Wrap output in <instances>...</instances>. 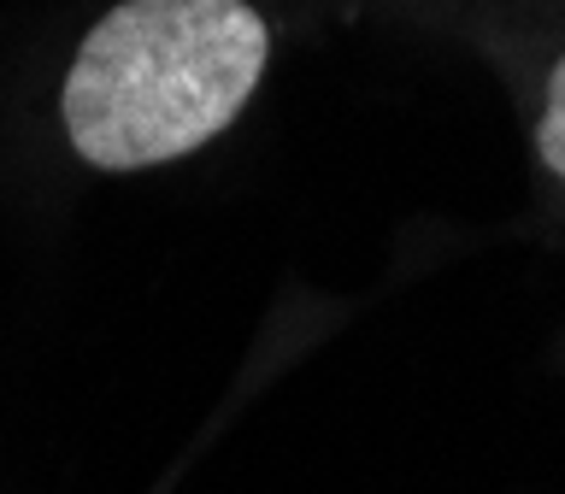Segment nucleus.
Returning <instances> with one entry per match:
<instances>
[{"label": "nucleus", "mask_w": 565, "mask_h": 494, "mask_svg": "<svg viewBox=\"0 0 565 494\" xmlns=\"http://www.w3.org/2000/svg\"><path fill=\"white\" fill-rule=\"evenodd\" d=\"M536 153L542 165L565 176V60L554 65V77H547V106H542V124H536Z\"/></svg>", "instance_id": "nucleus-2"}, {"label": "nucleus", "mask_w": 565, "mask_h": 494, "mask_svg": "<svg viewBox=\"0 0 565 494\" xmlns=\"http://www.w3.org/2000/svg\"><path fill=\"white\" fill-rule=\"evenodd\" d=\"M265 53L271 30L247 0H124L65 71V136L100 171L183 159L236 124Z\"/></svg>", "instance_id": "nucleus-1"}]
</instances>
